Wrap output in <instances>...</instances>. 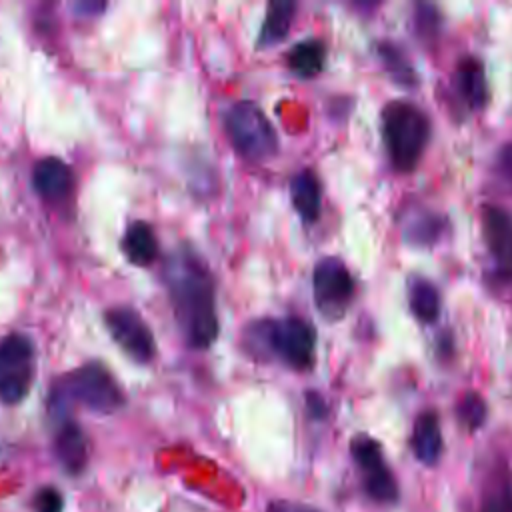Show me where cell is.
<instances>
[{
    "instance_id": "obj_10",
    "label": "cell",
    "mask_w": 512,
    "mask_h": 512,
    "mask_svg": "<svg viewBox=\"0 0 512 512\" xmlns=\"http://www.w3.org/2000/svg\"><path fill=\"white\" fill-rule=\"evenodd\" d=\"M482 234L504 274H512V214L488 204L482 208Z\"/></svg>"
},
{
    "instance_id": "obj_9",
    "label": "cell",
    "mask_w": 512,
    "mask_h": 512,
    "mask_svg": "<svg viewBox=\"0 0 512 512\" xmlns=\"http://www.w3.org/2000/svg\"><path fill=\"white\" fill-rule=\"evenodd\" d=\"M106 328L114 342L136 362L144 364L156 356V342L142 320V316L130 306H116L104 314Z\"/></svg>"
},
{
    "instance_id": "obj_19",
    "label": "cell",
    "mask_w": 512,
    "mask_h": 512,
    "mask_svg": "<svg viewBox=\"0 0 512 512\" xmlns=\"http://www.w3.org/2000/svg\"><path fill=\"white\" fill-rule=\"evenodd\" d=\"M326 60V48L320 40L308 38L294 44L288 52V66L302 78H314L322 72Z\"/></svg>"
},
{
    "instance_id": "obj_21",
    "label": "cell",
    "mask_w": 512,
    "mask_h": 512,
    "mask_svg": "<svg viewBox=\"0 0 512 512\" xmlns=\"http://www.w3.org/2000/svg\"><path fill=\"white\" fill-rule=\"evenodd\" d=\"M456 414L462 426H466L468 430H476L486 420V402L478 392H466L456 406Z\"/></svg>"
},
{
    "instance_id": "obj_24",
    "label": "cell",
    "mask_w": 512,
    "mask_h": 512,
    "mask_svg": "<svg viewBox=\"0 0 512 512\" xmlns=\"http://www.w3.org/2000/svg\"><path fill=\"white\" fill-rule=\"evenodd\" d=\"M482 512H512L510 486L502 484L494 492H490L482 504Z\"/></svg>"
},
{
    "instance_id": "obj_8",
    "label": "cell",
    "mask_w": 512,
    "mask_h": 512,
    "mask_svg": "<svg viewBox=\"0 0 512 512\" xmlns=\"http://www.w3.org/2000/svg\"><path fill=\"white\" fill-rule=\"evenodd\" d=\"M350 452L362 470L364 490L378 502H394L398 498V484L384 460L380 444L366 434H356L350 442Z\"/></svg>"
},
{
    "instance_id": "obj_4",
    "label": "cell",
    "mask_w": 512,
    "mask_h": 512,
    "mask_svg": "<svg viewBox=\"0 0 512 512\" xmlns=\"http://www.w3.org/2000/svg\"><path fill=\"white\" fill-rule=\"evenodd\" d=\"M68 402H78L98 414H112L124 406V392L114 376L100 362H88L66 374L52 392V410H64Z\"/></svg>"
},
{
    "instance_id": "obj_20",
    "label": "cell",
    "mask_w": 512,
    "mask_h": 512,
    "mask_svg": "<svg viewBox=\"0 0 512 512\" xmlns=\"http://www.w3.org/2000/svg\"><path fill=\"white\" fill-rule=\"evenodd\" d=\"M378 54H380V60H382L386 72L390 74V78H392L396 84H400V86H404V88L416 86V82H418L416 72H414L410 60L402 54V50H400L396 44H392V42H380V44H378Z\"/></svg>"
},
{
    "instance_id": "obj_13",
    "label": "cell",
    "mask_w": 512,
    "mask_h": 512,
    "mask_svg": "<svg viewBox=\"0 0 512 512\" xmlns=\"http://www.w3.org/2000/svg\"><path fill=\"white\" fill-rule=\"evenodd\" d=\"M54 452L66 472L78 474L84 470L88 460V446H86L84 432L76 422L64 420L60 424V430L56 432V440H54Z\"/></svg>"
},
{
    "instance_id": "obj_28",
    "label": "cell",
    "mask_w": 512,
    "mask_h": 512,
    "mask_svg": "<svg viewBox=\"0 0 512 512\" xmlns=\"http://www.w3.org/2000/svg\"><path fill=\"white\" fill-rule=\"evenodd\" d=\"M308 404H310V410H312V414H314L316 418H320V416L326 412L324 402H322L320 398H316V396H314V402H312V400H308Z\"/></svg>"
},
{
    "instance_id": "obj_27",
    "label": "cell",
    "mask_w": 512,
    "mask_h": 512,
    "mask_svg": "<svg viewBox=\"0 0 512 512\" xmlns=\"http://www.w3.org/2000/svg\"><path fill=\"white\" fill-rule=\"evenodd\" d=\"M268 512H320L316 508L304 506L300 502H290V500H274L268 506Z\"/></svg>"
},
{
    "instance_id": "obj_2",
    "label": "cell",
    "mask_w": 512,
    "mask_h": 512,
    "mask_svg": "<svg viewBox=\"0 0 512 512\" xmlns=\"http://www.w3.org/2000/svg\"><path fill=\"white\" fill-rule=\"evenodd\" d=\"M244 344L246 350L260 360L276 356L284 364L304 370L314 362L316 332L306 320L296 316L282 320L260 318L246 326Z\"/></svg>"
},
{
    "instance_id": "obj_18",
    "label": "cell",
    "mask_w": 512,
    "mask_h": 512,
    "mask_svg": "<svg viewBox=\"0 0 512 512\" xmlns=\"http://www.w3.org/2000/svg\"><path fill=\"white\" fill-rule=\"evenodd\" d=\"M408 304H410L412 314L420 322H434L440 314V294H438L436 286L422 276H410Z\"/></svg>"
},
{
    "instance_id": "obj_6",
    "label": "cell",
    "mask_w": 512,
    "mask_h": 512,
    "mask_svg": "<svg viewBox=\"0 0 512 512\" xmlns=\"http://www.w3.org/2000/svg\"><path fill=\"white\" fill-rule=\"evenodd\" d=\"M34 378V346L22 334L0 340V402L18 404L30 392Z\"/></svg>"
},
{
    "instance_id": "obj_23",
    "label": "cell",
    "mask_w": 512,
    "mask_h": 512,
    "mask_svg": "<svg viewBox=\"0 0 512 512\" xmlns=\"http://www.w3.org/2000/svg\"><path fill=\"white\" fill-rule=\"evenodd\" d=\"M440 232V218H420L416 222L410 224V232L408 238H412L410 242H432Z\"/></svg>"
},
{
    "instance_id": "obj_5",
    "label": "cell",
    "mask_w": 512,
    "mask_h": 512,
    "mask_svg": "<svg viewBox=\"0 0 512 512\" xmlns=\"http://www.w3.org/2000/svg\"><path fill=\"white\" fill-rule=\"evenodd\" d=\"M224 126L234 150L248 160L260 162L278 150L276 132L256 102H234L224 116Z\"/></svg>"
},
{
    "instance_id": "obj_7",
    "label": "cell",
    "mask_w": 512,
    "mask_h": 512,
    "mask_svg": "<svg viewBox=\"0 0 512 512\" xmlns=\"http://www.w3.org/2000/svg\"><path fill=\"white\" fill-rule=\"evenodd\" d=\"M312 284L314 300L322 316L330 320L340 318L354 294V280L348 266L336 256H326L316 264Z\"/></svg>"
},
{
    "instance_id": "obj_16",
    "label": "cell",
    "mask_w": 512,
    "mask_h": 512,
    "mask_svg": "<svg viewBox=\"0 0 512 512\" xmlns=\"http://www.w3.org/2000/svg\"><path fill=\"white\" fill-rule=\"evenodd\" d=\"M290 198L298 216L314 222L320 214V182L312 170H300L290 180Z\"/></svg>"
},
{
    "instance_id": "obj_14",
    "label": "cell",
    "mask_w": 512,
    "mask_h": 512,
    "mask_svg": "<svg viewBox=\"0 0 512 512\" xmlns=\"http://www.w3.org/2000/svg\"><path fill=\"white\" fill-rule=\"evenodd\" d=\"M410 444H412L414 456L422 464L434 466L438 462L442 454V432H440L438 416L432 410H426L416 418Z\"/></svg>"
},
{
    "instance_id": "obj_3",
    "label": "cell",
    "mask_w": 512,
    "mask_h": 512,
    "mask_svg": "<svg viewBox=\"0 0 512 512\" xmlns=\"http://www.w3.org/2000/svg\"><path fill=\"white\" fill-rule=\"evenodd\" d=\"M382 136L392 166L410 172L428 144L430 120L416 104L392 100L382 110Z\"/></svg>"
},
{
    "instance_id": "obj_22",
    "label": "cell",
    "mask_w": 512,
    "mask_h": 512,
    "mask_svg": "<svg viewBox=\"0 0 512 512\" xmlns=\"http://www.w3.org/2000/svg\"><path fill=\"white\" fill-rule=\"evenodd\" d=\"M416 30L422 38H434L440 28V14L432 4H416Z\"/></svg>"
},
{
    "instance_id": "obj_15",
    "label": "cell",
    "mask_w": 512,
    "mask_h": 512,
    "mask_svg": "<svg viewBox=\"0 0 512 512\" xmlns=\"http://www.w3.org/2000/svg\"><path fill=\"white\" fill-rule=\"evenodd\" d=\"M296 12V2L292 0H270L266 6V16L258 34V46L270 48L288 36Z\"/></svg>"
},
{
    "instance_id": "obj_12",
    "label": "cell",
    "mask_w": 512,
    "mask_h": 512,
    "mask_svg": "<svg viewBox=\"0 0 512 512\" xmlns=\"http://www.w3.org/2000/svg\"><path fill=\"white\" fill-rule=\"evenodd\" d=\"M454 88L460 96V100L472 108L482 110L488 100V86H486V74L484 66L478 58L466 56L458 62L454 72Z\"/></svg>"
},
{
    "instance_id": "obj_25",
    "label": "cell",
    "mask_w": 512,
    "mask_h": 512,
    "mask_svg": "<svg viewBox=\"0 0 512 512\" xmlns=\"http://www.w3.org/2000/svg\"><path fill=\"white\" fill-rule=\"evenodd\" d=\"M36 512H62V496L54 488H42L34 498Z\"/></svg>"
},
{
    "instance_id": "obj_11",
    "label": "cell",
    "mask_w": 512,
    "mask_h": 512,
    "mask_svg": "<svg viewBox=\"0 0 512 512\" xmlns=\"http://www.w3.org/2000/svg\"><path fill=\"white\" fill-rule=\"evenodd\" d=\"M36 192L48 202H62L74 188V174L70 166L60 158H42L36 162L32 172Z\"/></svg>"
},
{
    "instance_id": "obj_17",
    "label": "cell",
    "mask_w": 512,
    "mask_h": 512,
    "mask_svg": "<svg viewBox=\"0 0 512 512\" xmlns=\"http://www.w3.org/2000/svg\"><path fill=\"white\" fill-rule=\"evenodd\" d=\"M124 256L134 266H148L158 256V240L146 222H134L126 228L122 238Z\"/></svg>"
},
{
    "instance_id": "obj_26",
    "label": "cell",
    "mask_w": 512,
    "mask_h": 512,
    "mask_svg": "<svg viewBox=\"0 0 512 512\" xmlns=\"http://www.w3.org/2000/svg\"><path fill=\"white\" fill-rule=\"evenodd\" d=\"M496 174L502 184L512 190V142L504 144L496 156Z\"/></svg>"
},
{
    "instance_id": "obj_1",
    "label": "cell",
    "mask_w": 512,
    "mask_h": 512,
    "mask_svg": "<svg viewBox=\"0 0 512 512\" xmlns=\"http://www.w3.org/2000/svg\"><path fill=\"white\" fill-rule=\"evenodd\" d=\"M164 278L178 326L192 348L204 350L218 336L214 282L200 260L188 248L172 252L166 260Z\"/></svg>"
}]
</instances>
